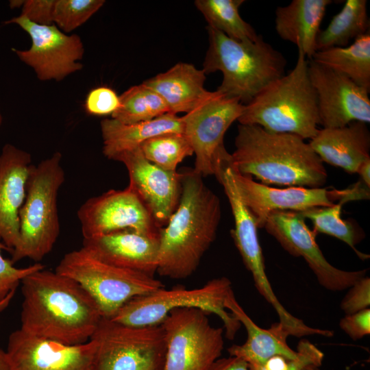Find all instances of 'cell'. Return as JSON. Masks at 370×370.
Instances as JSON below:
<instances>
[{"label": "cell", "mask_w": 370, "mask_h": 370, "mask_svg": "<svg viewBox=\"0 0 370 370\" xmlns=\"http://www.w3.org/2000/svg\"><path fill=\"white\" fill-rule=\"evenodd\" d=\"M90 340L95 370H163L166 357L161 324L133 326L103 317Z\"/></svg>", "instance_id": "9"}, {"label": "cell", "mask_w": 370, "mask_h": 370, "mask_svg": "<svg viewBox=\"0 0 370 370\" xmlns=\"http://www.w3.org/2000/svg\"><path fill=\"white\" fill-rule=\"evenodd\" d=\"M159 238L126 230L84 238L82 247L106 263L154 276Z\"/></svg>", "instance_id": "21"}, {"label": "cell", "mask_w": 370, "mask_h": 370, "mask_svg": "<svg viewBox=\"0 0 370 370\" xmlns=\"http://www.w3.org/2000/svg\"><path fill=\"white\" fill-rule=\"evenodd\" d=\"M244 105L218 90L208 91L204 99L182 116L184 134L195 155V172L202 177L214 174L217 156L224 149V136L242 114Z\"/></svg>", "instance_id": "12"}, {"label": "cell", "mask_w": 370, "mask_h": 370, "mask_svg": "<svg viewBox=\"0 0 370 370\" xmlns=\"http://www.w3.org/2000/svg\"><path fill=\"white\" fill-rule=\"evenodd\" d=\"M55 271L78 282L108 319L132 298L164 287L154 276L106 263L84 247L66 254Z\"/></svg>", "instance_id": "8"}, {"label": "cell", "mask_w": 370, "mask_h": 370, "mask_svg": "<svg viewBox=\"0 0 370 370\" xmlns=\"http://www.w3.org/2000/svg\"><path fill=\"white\" fill-rule=\"evenodd\" d=\"M343 202L326 207H315L300 212L304 219H308L314 226V232L322 233L334 236L345 243L357 254L361 259H367L369 256L358 251L355 246L364 238L362 230L352 222L341 217Z\"/></svg>", "instance_id": "31"}, {"label": "cell", "mask_w": 370, "mask_h": 370, "mask_svg": "<svg viewBox=\"0 0 370 370\" xmlns=\"http://www.w3.org/2000/svg\"><path fill=\"white\" fill-rule=\"evenodd\" d=\"M237 121L271 132L295 134L304 140L317 134V99L310 79L308 60L301 51L294 68L244 105Z\"/></svg>", "instance_id": "5"}, {"label": "cell", "mask_w": 370, "mask_h": 370, "mask_svg": "<svg viewBox=\"0 0 370 370\" xmlns=\"http://www.w3.org/2000/svg\"><path fill=\"white\" fill-rule=\"evenodd\" d=\"M367 0H347L328 25L320 30L316 51L332 47H346L352 40L369 31Z\"/></svg>", "instance_id": "28"}, {"label": "cell", "mask_w": 370, "mask_h": 370, "mask_svg": "<svg viewBox=\"0 0 370 370\" xmlns=\"http://www.w3.org/2000/svg\"><path fill=\"white\" fill-rule=\"evenodd\" d=\"M56 0H25L21 16L36 24H53V11Z\"/></svg>", "instance_id": "38"}, {"label": "cell", "mask_w": 370, "mask_h": 370, "mask_svg": "<svg viewBox=\"0 0 370 370\" xmlns=\"http://www.w3.org/2000/svg\"><path fill=\"white\" fill-rule=\"evenodd\" d=\"M21 284V330L68 345L90 339L103 316L78 282L43 269L27 275Z\"/></svg>", "instance_id": "1"}, {"label": "cell", "mask_w": 370, "mask_h": 370, "mask_svg": "<svg viewBox=\"0 0 370 370\" xmlns=\"http://www.w3.org/2000/svg\"><path fill=\"white\" fill-rule=\"evenodd\" d=\"M226 309L243 325L247 333L243 345H234L227 349L230 356L245 360L249 366L262 365L274 356L294 359L297 352L287 343L288 332L280 323L264 329L256 325L236 301L234 293L227 298Z\"/></svg>", "instance_id": "23"}, {"label": "cell", "mask_w": 370, "mask_h": 370, "mask_svg": "<svg viewBox=\"0 0 370 370\" xmlns=\"http://www.w3.org/2000/svg\"><path fill=\"white\" fill-rule=\"evenodd\" d=\"M119 106V96L108 86H99L92 89L84 101L86 112L95 116H112Z\"/></svg>", "instance_id": "36"}, {"label": "cell", "mask_w": 370, "mask_h": 370, "mask_svg": "<svg viewBox=\"0 0 370 370\" xmlns=\"http://www.w3.org/2000/svg\"><path fill=\"white\" fill-rule=\"evenodd\" d=\"M209 370H251L249 364L243 358L230 356L215 360Z\"/></svg>", "instance_id": "40"}, {"label": "cell", "mask_w": 370, "mask_h": 370, "mask_svg": "<svg viewBox=\"0 0 370 370\" xmlns=\"http://www.w3.org/2000/svg\"><path fill=\"white\" fill-rule=\"evenodd\" d=\"M2 123H3V116H2L1 107H0V127L1 126Z\"/></svg>", "instance_id": "45"}, {"label": "cell", "mask_w": 370, "mask_h": 370, "mask_svg": "<svg viewBox=\"0 0 370 370\" xmlns=\"http://www.w3.org/2000/svg\"><path fill=\"white\" fill-rule=\"evenodd\" d=\"M243 0H196V8L204 15L209 27L237 40H255L254 27L243 19L239 8Z\"/></svg>", "instance_id": "29"}, {"label": "cell", "mask_w": 370, "mask_h": 370, "mask_svg": "<svg viewBox=\"0 0 370 370\" xmlns=\"http://www.w3.org/2000/svg\"><path fill=\"white\" fill-rule=\"evenodd\" d=\"M104 3V0H56L53 24L69 33L85 23Z\"/></svg>", "instance_id": "33"}, {"label": "cell", "mask_w": 370, "mask_h": 370, "mask_svg": "<svg viewBox=\"0 0 370 370\" xmlns=\"http://www.w3.org/2000/svg\"><path fill=\"white\" fill-rule=\"evenodd\" d=\"M3 249L10 251L0 238V300L4 299L11 291H16L19 284L27 275L45 269V266L40 262L27 267H16L11 260L3 257Z\"/></svg>", "instance_id": "35"}, {"label": "cell", "mask_w": 370, "mask_h": 370, "mask_svg": "<svg viewBox=\"0 0 370 370\" xmlns=\"http://www.w3.org/2000/svg\"><path fill=\"white\" fill-rule=\"evenodd\" d=\"M31 154L5 144L0 153V238L10 252L20 237L19 212L32 166Z\"/></svg>", "instance_id": "20"}, {"label": "cell", "mask_w": 370, "mask_h": 370, "mask_svg": "<svg viewBox=\"0 0 370 370\" xmlns=\"http://www.w3.org/2000/svg\"><path fill=\"white\" fill-rule=\"evenodd\" d=\"M331 0H293L279 6L275 14V31L282 40L295 45L308 60L316 52V40Z\"/></svg>", "instance_id": "24"}, {"label": "cell", "mask_w": 370, "mask_h": 370, "mask_svg": "<svg viewBox=\"0 0 370 370\" xmlns=\"http://www.w3.org/2000/svg\"><path fill=\"white\" fill-rule=\"evenodd\" d=\"M308 71L323 128L341 127L355 121L370 122L369 91L312 60H308Z\"/></svg>", "instance_id": "16"}, {"label": "cell", "mask_w": 370, "mask_h": 370, "mask_svg": "<svg viewBox=\"0 0 370 370\" xmlns=\"http://www.w3.org/2000/svg\"><path fill=\"white\" fill-rule=\"evenodd\" d=\"M207 32L209 47L202 69L206 75L222 73L217 89L220 92L246 105L285 74L286 58L262 36L255 40H237L209 26Z\"/></svg>", "instance_id": "4"}, {"label": "cell", "mask_w": 370, "mask_h": 370, "mask_svg": "<svg viewBox=\"0 0 370 370\" xmlns=\"http://www.w3.org/2000/svg\"><path fill=\"white\" fill-rule=\"evenodd\" d=\"M311 60L344 75L370 92V31L349 46L317 51Z\"/></svg>", "instance_id": "27"}, {"label": "cell", "mask_w": 370, "mask_h": 370, "mask_svg": "<svg viewBox=\"0 0 370 370\" xmlns=\"http://www.w3.org/2000/svg\"><path fill=\"white\" fill-rule=\"evenodd\" d=\"M206 75L203 69L193 64L178 62L166 72L159 73L143 83L155 90L166 102L169 112L188 113L206 96Z\"/></svg>", "instance_id": "25"}, {"label": "cell", "mask_w": 370, "mask_h": 370, "mask_svg": "<svg viewBox=\"0 0 370 370\" xmlns=\"http://www.w3.org/2000/svg\"><path fill=\"white\" fill-rule=\"evenodd\" d=\"M16 291H11L4 299L0 300V312L3 311L10 304L14 296Z\"/></svg>", "instance_id": "43"}, {"label": "cell", "mask_w": 370, "mask_h": 370, "mask_svg": "<svg viewBox=\"0 0 370 370\" xmlns=\"http://www.w3.org/2000/svg\"><path fill=\"white\" fill-rule=\"evenodd\" d=\"M296 352L294 359L274 356L262 365L249 367L251 370H319L324 354L314 344L306 339L301 340Z\"/></svg>", "instance_id": "34"}, {"label": "cell", "mask_w": 370, "mask_h": 370, "mask_svg": "<svg viewBox=\"0 0 370 370\" xmlns=\"http://www.w3.org/2000/svg\"><path fill=\"white\" fill-rule=\"evenodd\" d=\"M5 351L14 370H95L92 340L68 345L18 329L10 334Z\"/></svg>", "instance_id": "17"}, {"label": "cell", "mask_w": 370, "mask_h": 370, "mask_svg": "<svg viewBox=\"0 0 370 370\" xmlns=\"http://www.w3.org/2000/svg\"><path fill=\"white\" fill-rule=\"evenodd\" d=\"M120 106L111 117L125 124L147 121L169 112L164 99L143 82L121 95Z\"/></svg>", "instance_id": "30"}, {"label": "cell", "mask_w": 370, "mask_h": 370, "mask_svg": "<svg viewBox=\"0 0 370 370\" xmlns=\"http://www.w3.org/2000/svg\"><path fill=\"white\" fill-rule=\"evenodd\" d=\"M59 151L32 165L25 201L19 212L20 237L12 262H38L53 249L60 234L58 195L65 180Z\"/></svg>", "instance_id": "6"}, {"label": "cell", "mask_w": 370, "mask_h": 370, "mask_svg": "<svg viewBox=\"0 0 370 370\" xmlns=\"http://www.w3.org/2000/svg\"><path fill=\"white\" fill-rule=\"evenodd\" d=\"M208 313L195 308L171 310L160 323L166 342L163 370H209L221 356V328L212 326Z\"/></svg>", "instance_id": "10"}, {"label": "cell", "mask_w": 370, "mask_h": 370, "mask_svg": "<svg viewBox=\"0 0 370 370\" xmlns=\"http://www.w3.org/2000/svg\"><path fill=\"white\" fill-rule=\"evenodd\" d=\"M219 197L193 169L182 172L179 204L160 230L157 272L184 280L197 269L215 240L221 218Z\"/></svg>", "instance_id": "2"}, {"label": "cell", "mask_w": 370, "mask_h": 370, "mask_svg": "<svg viewBox=\"0 0 370 370\" xmlns=\"http://www.w3.org/2000/svg\"><path fill=\"white\" fill-rule=\"evenodd\" d=\"M349 288L340 304L341 309L346 314H354L369 308L370 279L369 277L365 275L360 278Z\"/></svg>", "instance_id": "37"}, {"label": "cell", "mask_w": 370, "mask_h": 370, "mask_svg": "<svg viewBox=\"0 0 370 370\" xmlns=\"http://www.w3.org/2000/svg\"><path fill=\"white\" fill-rule=\"evenodd\" d=\"M341 329L352 340H359L370 334V310L346 314L339 322Z\"/></svg>", "instance_id": "39"}, {"label": "cell", "mask_w": 370, "mask_h": 370, "mask_svg": "<svg viewBox=\"0 0 370 370\" xmlns=\"http://www.w3.org/2000/svg\"><path fill=\"white\" fill-rule=\"evenodd\" d=\"M321 161L349 174L370 159V132L367 123L355 121L336 128H322L308 143Z\"/></svg>", "instance_id": "22"}, {"label": "cell", "mask_w": 370, "mask_h": 370, "mask_svg": "<svg viewBox=\"0 0 370 370\" xmlns=\"http://www.w3.org/2000/svg\"><path fill=\"white\" fill-rule=\"evenodd\" d=\"M84 238L132 230L160 236V228L135 192L127 186L87 199L77 210Z\"/></svg>", "instance_id": "14"}, {"label": "cell", "mask_w": 370, "mask_h": 370, "mask_svg": "<svg viewBox=\"0 0 370 370\" xmlns=\"http://www.w3.org/2000/svg\"><path fill=\"white\" fill-rule=\"evenodd\" d=\"M4 23L16 24L29 36L32 44L28 49L12 51L21 62L34 70L39 80L62 81L82 69L80 61L84 47L77 34L68 35L54 24H36L21 15Z\"/></svg>", "instance_id": "11"}, {"label": "cell", "mask_w": 370, "mask_h": 370, "mask_svg": "<svg viewBox=\"0 0 370 370\" xmlns=\"http://www.w3.org/2000/svg\"><path fill=\"white\" fill-rule=\"evenodd\" d=\"M114 160L125 166L128 186L145 206L156 225L163 227L179 204L182 173L158 167L145 158L140 147L123 152Z\"/></svg>", "instance_id": "18"}, {"label": "cell", "mask_w": 370, "mask_h": 370, "mask_svg": "<svg viewBox=\"0 0 370 370\" xmlns=\"http://www.w3.org/2000/svg\"><path fill=\"white\" fill-rule=\"evenodd\" d=\"M214 174L228 199L234 221L231 234L247 269L251 273L259 293L272 306L279 303L265 271L258 227L253 214L238 191L231 161V154L224 149L216 157Z\"/></svg>", "instance_id": "15"}, {"label": "cell", "mask_w": 370, "mask_h": 370, "mask_svg": "<svg viewBox=\"0 0 370 370\" xmlns=\"http://www.w3.org/2000/svg\"><path fill=\"white\" fill-rule=\"evenodd\" d=\"M370 159L365 160L360 166L357 171L360 176V181H362L366 186L370 187Z\"/></svg>", "instance_id": "41"}, {"label": "cell", "mask_w": 370, "mask_h": 370, "mask_svg": "<svg viewBox=\"0 0 370 370\" xmlns=\"http://www.w3.org/2000/svg\"><path fill=\"white\" fill-rule=\"evenodd\" d=\"M232 293L231 282L225 277L212 279L203 286L193 289L163 287L129 300L111 319L133 326L159 325L174 309L195 308L217 315L223 323L225 337L233 340L241 324L225 306Z\"/></svg>", "instance_id": "7"}, {"label": "cell", "mask_w": 370, "mask_h": 370, "mask_svg": "<svg viewBox=\"0 0 370 370\" xmlns=\"http://www.w3.org/2000/svg\"><path fill=\"white\" fill-rule=\"evenodd\" d=\"M24 0H12L9 1L10 7L12 9L18 8L23 7L24 4Z\"/></svg>", "instance_id": "44"}, {"label": "cell", "mask_w": 370, "mask_h": 370, "mask_svg": "<svg viewBox=\"0 0 370 370\" xmlns=\"http://www.w3.org/2000/svg\"><path fill=\"white\" fill-rule=\"evenodd\" d=\"M145 158L158 167L175 171L184 158L194 154L184 133H166L152 137L140 145Z\"/></svg>", "instance_id": "32"}, {"label": "cell", "mask_w": 370, "mask_h": 370, "mask_svg": "<svg viewBox=\"0 0 370 370\" xmlns=\"http://www.w3.org/2000/svg\"><path fill=\"white\" fill-rule=\"evenodd\" d=\"M232 169L240 195L253 214L258 229L264 227L273 212H302L315 207L331 206L335 204L333 201L338 199V190L302 186L274 188L240 174L233 166Z\"/></svg>", "instance_id": "19"}, {"label": "cell", "mask_w": 370, "mask_h": 370, "mask_svg": "<svg viewBox=\"0 0 370 370\" xmlns=\"http://www.w3.org/2000/svg\"><path fill=\"white\" fill-rule=\"evenodd\" d=\"M0 370H14L11 360L6 352L0 348Z\"/></svg>", "instance_id": "42"}, {"label": "cell", "mask_w": 370, "mask_h": 370, "mask_svg": "<svg viewBox=\"0 0 370 370\" xmlns=\"http://www.w3.org/2000/svg\"><path fill=\"white\" fill-rule=\"evenodd\" d=\"M234 145V168L263 184L321 188L326 182L323 162L297 135L239 124Z\"/></svg>", "instance_id": "3"}, {"label": "cell", "mask_w": 370, "mask_h": 370, "mask_svg": "<svg viewBox=\"0 0 370 370\" xmlns=\"http://www.w3.org/2000/svg\"><path fill=\"white\" fill-rule=\"evenodd\" d=\"M264 228L288 254L302 257L319 283L327 290H345L366 275V269L349 271L332 265L317 243L316 234L309 229L300 212H273L267 217Z\"/></svg>", "instance_id": "13"}, {"label": "cell", "mask_w": 370, "mask_h": 370, "mask_svg": "<svg viewBox=\"0 0 370 370\" xmlns=\"http://www.w3.org/2000/svg\"><path fill=\"white\" fill-rule=\"evenodd\" d=\"M103 155L114 160L119 154L138 147L145 140L166 133H184L182 116L168 112L150 121L125 124L112 118L101 121Z\"/></svg>", "instance_id": "26"}]
</instances>
